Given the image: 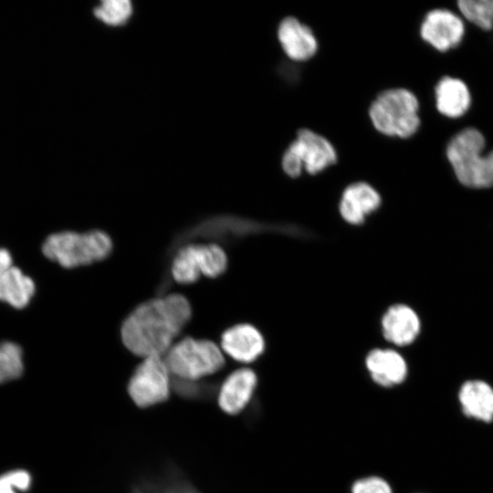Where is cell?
Here are the masks:
<instances>
[{"mask_svg":"<svg viewBox=\"0 0 493 493\" xmlns=\"http://www.w3.org/2000/svg\"><path fill=\"white\" fill-rule=\"evenodd\" d=\"M221 350L236 362L251 363L266 351V340L257 327L242 322L227 328L221 335Z\"/></svg>","mask_w":493,"mask_h":493,"instance_id":"9c48e42d","label":"cell"},{"mask_svg":"<svg viewBox=\"0 0 493 493\" xmlns=\"http://www.w3.org/2000/svg\"><path fill=\"white\" fill-rule=\"evenodd\" d=\"M383 337L396 346H406L414 341L420 332V320L415 311L405 304L390 306L381 318Z\"/></svg>","mask_w":493,"mask_h":493,"instance_id":"4fadbf2b","label":"cell"},{"mask_svg":"<svg viewBox=\"0 0 493 493\" xmlns=\"http://www.w3.org/2000/svg\"><path fill=\"white\" fill-rule=\"evenodd\" d=\"M132 12V5L129 0H104L93 9L94 16L109 26L126 23Z\"/></svg>","mask_w":493,"mask_h":493,"instance_id":"ffe728a7","label":"cell"},{"mask_svg":"<svg viewBox=\"0 0 493 493\" xmlns=\"http://www.w3.org/2000/svg\"><path fill=\"white\" fill-rule=\"evenodd\" d=\"M35 293V283L18 267L0 271V300L14 308L26 307Z\"/></svg>","mask_w":493,"mask_h":493,"instance_id":"ac0fdd59","label":"cell"},{"mask_svg":"<svg viewBox=\"0 0 493 493\" xmlns=\"http://www.w3.org/2000/svg\"><path fill=\"white\" fill-rule=\"evenodd\" d=\"M226 251L217 244H189L180 248L173 259L172 276L180 284H192L201 275L217 278L227 268Z\"/></svg>","mask_w":493,"mask_h":493,"instance_id":"8992f818","label":"cell"},{"mask_svg":"<svg viewBox=\"0 0 493 493\" xmlns=\"http://www.w3.org/2000/svg\"><path fill=\"white\" fill-rule=\"evenodd\" d=\"M164 362L177 379L198 381L214 374L225 365L221 348L214 341L186 337L173 344Z\"/></svg>","mask_w":493,"mask_h":493,"instance_id":"5b68a950","label":"cell"},{"mask_svg":"<svg viewBox=\"0 0 493 493\" xmlns=\"http://www.w3.org/2000/svg\"><path fill=\"white\" fill-rule=\"evenodd\" d=\"M464 35L459 17L447 11L436 9L428 13L421 26L422 37L440 51L456 47Z\"/></svg>","mask_w":493,"mask_h":493,"instance_id":"7c38bea8","label":"cell"},{"mask_svg":"<svg viewBox=\"0 0 493 493\" xmlns=\"http://www.w3.org/2000/svg\"><path fill=\"white\" fill-rule=\"evenodd\" d=\"M12 257L8 250L0 248V271L7 269L13 266Z\"/></svg>","mask_w":493,"mask_h":493,"instance_id":"484cf974","label":"cell"},{"mask_svg":"<svg viewBox=\"0 0 493 493\" xmlns=\"http://www.w3.org/2000/svg\"><path fill=\"white\" fill-rule=\"evenodd\" d=\"M438 110L451 118L463 115L470 105V94L466 84L457 79L443 78L435 88Z\"/></svg>","mask_w":493,"mask_h":493,"instance_id":"e0dca14e","label":"cell"},{"mask_svg":"<svg viewBox=\"0 0 493 493\" xmlns=\"http://www.w3.org/2000/svg\"><path fill=\"white\" fill-rule=\"evenodd\" d=\"M281 166L284 173L292 178L299 176L304 170L298 157L288 149L285 151L282 156Z\"/></svg>","mask_w":493,"mask_h":493,"instance_id":"d4e9b609","label":"cell"},{"mask_svg":"<svg viewBox=\"0 0 493 493\" xmlns=\"http://www.w3.org/2000/svg\"><path fill=\"white\" fill-rule=\"evenodd\" d=\"M191 316V305L181 294L147 300L137 306L122 322V342L131 352L142 358L162 357Z\"/></svg>","mask_w":493,"mask_h":493,"instance_id":"6da1fadb","label":"cell"},{"mask_svg":"<svg viewBox=\"0 0 493 493\" xmlns=\"http://www.w3.org/2000/svg\"><path fill=\"white\" fill-rule=\"evenodd\" d=\"M371 379L382 387L402 383L407 376V364L396 351L384 348L370 350L364 359Z\"/></svg>","mask_w":493,"mask_h":493,"instance_id":"9a60e30c","label":"cell"},{"mask_svg":"<svg viewBox=\"0 0 493 493\" xmlns=\"http://www.w3.org/2000/svg\"><path fill=\"white\" fill-rule=\"evenodd\" d=\"M278 39L285 54L294 61L311 58L318 50L317 38L309 26L287 16L278 26Z\"/></svg>","mask_w":493,"mask_h":493,"instance_id":"5bb4252c","label":"cell"},{"mask_svg":"<svg viewBox=\"0 0 493 493\" xmlns=\"http://www.w3.org/2000/svg\"><path fill=\"white\" fill-rule=\"evenodd\" d=\"M382 204L378 191L366 182L349 184L341 193L339 213L341 219L352 226H362Z\"/></svg>","mask_w":493,"mask_h":493,"instance_id":"30bf717a","label":"cell"},{"mask_svg":"<svg viewBox=\"0 0 493 493\" xmlns=\"http://www.w3.org/2000/svg\"><path fill=\"white\" fill-rule=\"evenodd\" d=\"M30 484V476L23 470L14 471L0 477V493H16L14 488L26 489Z\"/></svg>","mask_w":493,"mask_h":493,"instance_id":"603a6c76","label":"cell"},{"mask_svg":"<svg viewBox=\"0 0 493 493\" xmlns=\"http://www.w3.org/2000/svg\"><path fill=\"white\" fill-rule=\"evenodd\" d=\"M174 389L180 395L186 398H200L205 393V388L197 381L177 379Z\"/></svg>","mask_w":493,"mask_h":493,"instance_id":"cb8c5ba5","label":"cell"},{"mask_svg":"<svg viewBox=\"0 0 493 493\" xmlns=\"http://www.w3.org/2000/svg\"><path fill=\"white\" fill-rule=\"evenodd\" d=\"M24 370L22 350L19 345L0 343V383L18 378Z\"/></svg>","mask_w":493,"mask_h":493,"instance_id":"d6986e66","label":"cell"},{"mask_svg":"<svg viewBox=\"0 0 493 493\" xmlns=\"http://www.w3.org/2000/svg\"><path fill=\"white\" fill-rule=\"evenodd\" d=\"M111 250V238L100 230L55 233L48 236L42 246V252L48 259L66 268L103 260Z\"/></svg>","mask_w":493,"mask_h":493,"instance_id":"7a4b0ae2","label":"cell"},{"mask_svg":"<svg viewBox=\"0 0 493 493\" xmlns=\"http://www.w3.org/2000/svg\"><path fill=\"white\" fill-rule=\"evenodd\" d=\"M416 97L405 89H391L381 92L369 108L373 127L387 136L407 138L420 125Z\"/></svg>","mask_w":493,"mask_h":493,"instance_id":"277c9868","label":"cell"},{"mask_svg":"<svg viewBox=\"0 0 493 493\" xmlns=\"http://www.w3.org/2000/svg\"><path fill=\"white\" fill-rule=\"evenodd\" d=\"M257 386L254 370L242 367L232 372L223 382L218 392V404L228 414L242 412L251 401Z\"/></svg>","mask_w":493,"mask_h":493,"instance_id":"8fae6325","label":"cell"},{"mask_svg":"<svg viewBox=\"0 0 493 493\" xmlns=\"http://www.w3.org/2000/svg\"><path fill=\"white\" fill-rule=\"evenodd\" d=\"M309 174H316L337 162V152L330 141L322 135L308 129L297 133L296 139L288 145Z\"/></svg>","mask_w":493,"mask_h":493,"instance_id":"ba28073f","label":"cell"},{"mask_svg":"<svg viewBox=\"0 0 493 493\" xmlns=\"http://www.w3.org/2000/svg\"><path fill=\"white\" fill-rule=\"evenodd\" d=\"M464 414L484 422L493 420V389L479 380L466 382L458 393Z\"/></svg>","mask_w":493,"mask_h":493,"instance_id":"2e32d148","label":"cell"},{"mask_svg":"<svg viewBox=\"0 0 493 493\" xmlns=\"http://www.w3.org/2000/svg\"><path fill=\"white\" fill-rule=\"evenodd\" d=\"M457 4L467 20L483 30L493 27V0H460Z\"/></svg>","mask_w":493,"mask_h":493,"instance_id":"44dd1931","label":"cell"},{"mask_svg":"<svg viewBox=\"0 0 493 493\" xmlns=\"http://www.w3.org/2000/svg\"><path fill=\"white\" fill-rule=\"evenodd\" d=\"M171 385L170 372L164 359L150 356L135 369L128 383V392L132 401L144 408L166 401Z\"/></svg>","mask_w":493,"mask_h":493,"instance_id":"52a82bcc","label":"cell"},{"mask_svg":"<svg viewBox=\"0 0 493 493\" xmlns=\"http://www.w3.org/2000/svg\"><path fill=\"white\" fill-rule=\"evenodd\" d=\"M351 493H393L389 483L381 477L369 476L353 482Z\"/></svg>","mask_w":493,"mask_h":493,"instance_id":"7402d4cb","label":"cell"},{"mask_svg":"<svg viewBox=\"0 0 493 493\" xmlns=\"http://www.w3.org/2000/svg\"><path fill=\"white\" fill-rule=\"evenodd\" d=\"M485 139L476 129H466L449 142L447 158L459 182L472 188L493 186V151L482 156Z\"/></svg>","mask_w":493,"mask_h":493,"instance_id":"3957f363","label":"cell"}]
</instances>
